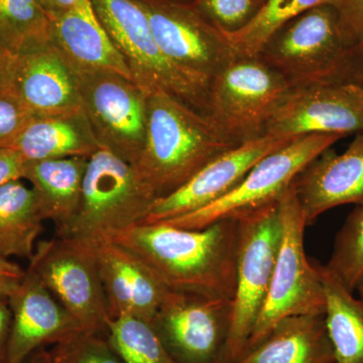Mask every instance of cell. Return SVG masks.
Returning <instances> with one entry per match:
<instances>
[{
  "instance_id": "cell-7",
  "label": "cell",
  "mask_w": 363,
  "mask_h": 363,
  "mask_svg": "<svg viewBox=\"0 0 363 363\" xmlns=\"http://www.w3.org/2000/svg\"><path fill=\"white\" fill-rule=\"evenodd\" d=\"M291 90L257 57H235L210 78L207 116L236 143L255 140L266 135L267 124Z\"/></svg>"
},
{
  "instance_id": "cell-33",
  "label": "cell",
  "mask_w": 363,
  "mask_h": 363,
  "mask_svg": "<svg viewBox=\"0 0 363 363\" xmlns=\"http://www.w3.org/2000/svg\"><path fill=\"white\" fill-rule=\"evenodd\" d=\"M343 37L353 47L363 40V0H337L335 4Z\"/></svg>"
},
{
  "instance_id": "cell-37",
  "label": "cell",
  "mask_w": 363,
  "mask_h": 363,
  "mask_svg": "<svg viewBox=\"0 0 363 363\" xmlns=\"http://www.w3.org/2000/svg\"><path fill=\"white\" fill-rule=\"evenodd\" d=\"M16 54L0 40V92L9 89L13 76Z\"/></svg>"
},
{
  "instance_id": "cell-16",
  "label": "cell",
  "mask_w": 363,
  "mask_h": 363,
  "mask_svg": "<svg viewBox=\"0 0 363 363\" xmlns=\"http://www.w3.org/2000/svg\"><path fill=\"white\" fill-rule=\"evenodd\" d=\"M9 92L35 116L83 108L77 77L51 39L16 54Z\"/></svg>"
},
{
  "instance_id": "cell-21",
  "label": "cell",
  "mask_w": 363,
  "mask_h": 363,
  "mask_svg": "<svg viewBox=\"0 0 363 363\" xmlns=\"http://www.w3.org/2000/svg\"><path fill=\"white\" fill-rule=\"evenodd\" d=\"M9 147L18 152L26 162H37L65 157L89 159L100 145L82 108L35 116Z\"/></svg>"
},
{
  "instance_id": "cell-36",
  "label": "cell",
  "mask_w": 363,
  "mask_h": 363,
  "mask_svg": "<svg viewBox=\"0 0 363 363\" xmlns=\"http://www.w3.org/2000/svg\"><path fill=\"white\" fill-rule=\"evenodd\" d=\"M11 313L9 298L0 296V363H6L7 343L11 334Z\"/></svg>"
},
{
  "instance_id": "cell-5",
  "label": "cell",
  "mask_w": 363,
  "mask_h": 363,
  "mask_svg": "<svg viewBox=\"0 0 363 363\" xmlns=\"http://www.w3.org/2000/svg\"><path fill=\"white\" fill-rule=\"evenodd\" d=\"M278 204L281 227L278 255L269 293L245 352L262 342L284 318L325 315L326 310V297L317 262L310 260L306 255L305 230L309 225L294 182L279 198Z\"/></svg>"
},
{
  "instance_id": "cell-28",
  "label": "cell",
  "mask_w": 363,
  "mask_h": 363,
  "mask_svg": "<svg viewBox=\"0 0 363 363\" xmlns=\"http://www.w3.org/2000/svg\"><path fill=\"white\" fill-rule=\"evenodd\" d=\"M107 336L124 363H176L150 322L116 318L109 321Z\"/></svg>"
},
{
  "instance_id": "cell-23",
  "label": "cell",
  "mask_w": 363,
  "mask_h": 363,
  "mask_svg": "<svg viewBox=\"0 0 363 363\" xmlns=\"http://www.w3.org/2000/svg\"><path fill=\"white\" fill-rule=\"evenodd\" d=\"M87 166L86 157L26 162L23 179L32 185L43 217L54 222L57 234L77 213Z\"/></svg>"
},
{
  "instance_id": "cell-2",
  "label": "cell",
  "mask_w": 363,
  "mask_h": 363,
  "mask_svg": "<svg viewBox=\"0 0 363 363\" xmlns=\"http://www.w3.org/2000/svg\"><path fill=\"white\" fill-rule=\"evenodd\" d=\"M238 145L207 114L164 91H152L147 98L145 147L133 167L159 199Z\"/></svg>"
},
{
  "instance_id": "cell-42",
  "label": "cell",
  "mask_w": 363,
  "mask_h": 363,
  "mask_svg": "<svg viewBox=\"0 0 363 363\" xmlns=\"http://www.w3.org/2000/svg\"><path fill=\"white\" fill-rule=\"evenodd\" d=\"M260 1H262V6H264V2H266V1H267V0H260Z\"/></svg>"
},
{
  "instance_id": "cell-8",
  "label": "cell",
  "mask_w": 363,
  "mask_h": 363,
  "mask_svg": "<svg viewBox=\"0 0 363 363\" xmlns=\"http://www.w3.org/2000/svg\"><path fill=\"white\" fill-rule=\"evenodd\" d=\"M343 138L319 133L294 138L262 157L240 185L220 199L191 213L161 222L181 228L202 229L221 219L277 202L312 162Z\"/></svg>"
},
{
  "instance_id": "cell-12",
  "label": "cell",
  "mask_w": 363,
  "mask_h": 363,
  "mask_svg": "<svg viewBox=\"0 0 363 363\" xmlns=\"http://www.w3.org/2000/svg\"><path fill=\"white\" fill-rule=\"evenodd\" d=\"M75 74L83 111L100 147L135 166L145 147L150 93L117 74Z\"/></svg>"
},
{
  "instance_id": "cell-38",
  "label": "cell",
  "mask_w": 363,
  "mask_h": 363,
  "mask_svg": "<svg viewBox=\"0 0 363 363\" xmlns=\"http://www.w3.org/2000/svg\"><path fill=\"white\" fill-rule=\"evenodd\" d=\"M50 21L62 14L73 11L85 0H39Z\"/></svg>"
},
{
  "instance_id": "cell-24",
  "label": "cell",
  "mask_w": 363,
  "mask_h": 363,
  "mask_svg": "<svg viewBox=\"0 0 363 363\" xmlns=\"http://www.w3.org/2000/svg\"><path fill=\"white\" fill-rule=\"evenodd\" d=\"M37 195L21 180L0 188V257L32 259L44 230Z\"/></svg>"
},
{
  "instance_id": "cell-26",
  "label": "cell",
  "mask_w": 363,
  "mask_h": 363,
  "mask_svg": "<svg viewBox=\"0 0 363 363\" xmlns=\"http://www.w3.org/2000/svg\"><path fill=\"white\" fill-rule=\"evenodd\" d=\"M337 0H267L257 16L245 28L227 33L234 57H257L262 45L279 28L313 7Z\"/></svg>"
},
{
  "instance_id": "cell-22",
  "label": "cell",
  "mask_w": 363,
  "mask_h": 363,
  "mask_svg": "<svg viewBox=\"0 0 363 363\" xmlns=\"http://www.w3.org/2000/svg\"><path fill=\"white\" fill-rule=\"evenodd\" d=\"M235 363H335L325 315L284 318Z\"/></svg>"
},
{
  "instance_id": "cell-3",
  "label": "cell",
  "mask_w": 363,
  "mask_h": 363,
  "mask_svg": "<svg viewBox=\"0 0 363 363\" xmlns=\"http://www.w3.org/2000/svg\"><path fill=\"white\" fill-rule=\"evenodd\" d=\"M353 47L344 39L335 7L324 4L279 28L257 57L298 89L355 80Z\"/></svg>"
},
{
  "instance_id": "cell-10",
  "label": "cell",
  "mask_w": 363,
  "mask_h": 363,
  "mask_svg": "<svg viewBox=\"0 0 363 363\" xmlns=\"http://www.w3.org/2000/svg\"><path fill=\"white\" fill-rule=\"evenodd\" d=\"M28 269L84 330L107 334L111 317L94 245L60 236L42 241Z\"/></svg>"
},
{
  "instance_id": "cell-18",
  "label": "cell",
  "mask_w": 363,
  "mask_h": 363,
  "mask_svg": "<svg viewBox=\"0 0 363 363\" xmlns=\"http://www.w3.org/2000/svg\"><path fill=\"white\" fill-rule=\"evenodd\" d=\"M98 271L111 319L138 318L152 323L169 289L135 253L111 240L94 245Z\"/></svg>"
},
{
  "instance_id": "cell-32",
  "label": "cell",
  "mask_w": 363,
  "mask_h": 363,
  "mask_svg": "<svg viewBox=\"0 0 363 363\" xmlns=\"http://www.w3.org/2000/svg\"><path fill=\"white\" fill-rule=\"evenodd\" d=\"M35 116L13 93L0 92V147H11Z\"/></svg>"
},
{
  "instance_id": "cell-17",
  "label": "cell",
  "mask_w": 363,
  "mask_h": 363,
  "mask_svg": "<svg viewBox=\"0 0 363 363\" xmlns=\"http://www.w3.org/2000/svg\"><path fill=\"white\" fill-rule=\"evenodd\" d=\"M9 300L13 320L6 363H21L35 351L84 330L30 269Z\"/></svg>"
},
{
  "instance_id": "cell-19",
  "label": "cell",
  "mask_w": 363,
  "mask_h": 363,
  "mask_svg": "<svg viewBox=\"0 0 363 363\" xmlns=\"http://www.w3.org/2000/svg\"><path fill=\"white\" fill-rule=\"evenodd\" d=\"M308 225L333 208L363 204V133L342 154L328 149L294 181Z\"/></svg>"
},
{
  "instance_id": "cell-9",
  "label": "cell",
  "mask_w": 363,
  "mask_h": 363,
  "mask_svg": "<svg viewBox=\"0 0 363 363\" xmlns=\"http://www.w3.org/2000/svg\"><path fill=\"white\" fill-rule=\"evenodd\" d=\"M236 217L240 221V242L228 363H235L245 354L271 286L281 230L278 201Z\"/></svg>"
},
{
  "instance_id": "cell-39",
  "label": "cell",
  "mask_w": 363,
  "mask_h": 363,
  "mask_svg": "<svg viewBox=\"0 0 363 363\" xmlns=\"http://www.w3.org/2000/svg\"><path fill=\"white\" fill-rule=\"evenodd\" d=\"M353 72L355 80L363 83V40L353 47Z\"/></svg>"
},
{
  "instance_id": "cell-35",
  "label": "cell",
  "mask_w": 363,
  "mask_h": 363,
  "mask_svg": "<svg viewBox=\"0 0 363 363\" xmlns=\"http://www.w3.org/2000/svg\"><path fill=\"white\" fill-rule=\"evenodd\" d=\"M26 271L11 259L0 257V296L9 298L21 285Z\"/></svg>"
},
{
  "instance_id": "cell-34",
  "label": "cell",
  "mask_w": 363,
  "mask_h": 363,
  "mask_svg": "<svg viewBox=\"0 0 363 363\" xmlns=\"http://www.w3.org/2000/svg\"><path fill=\"white\" fill-rule=\"evenodd\" d=\"M26 161L11 147H0V188L9 182L23 180Z\"/></svg>"
},
{
  "instance_id": "cell-15",
  "label": "cell",
  "mask_w": 363,
  "mask_h": 363,
  "mask_svg": "<svg viewBox=\"0 0 363 363\" xmlns=\"http://www.w3.org/2000/svg\"><path fill=\"white\" fill-rule=\"evenodd\" d=\"M292 140L264 135L227 150L208 162L175 192L159 198L143 223L176 218L220 199L240 185L262 157L281 149Z\"/></svg>"
},
{
  "instance_id": "cell-20",
  "label": "cell",
  "mask_w": 363,
  "mask_h": 363,
  "mask_svg": "<svg viewBox=\"0 0 363 363\" xmlns=\"http://www.w3.org/2000/svg\"><path fill=\"white\" fill-rule=\"evenodd\" d=\"M51 37L74 71L113 73L133 81L125 61L98 21L90 0L52 18Z\"/></svg>"
},
{
  "instance_id": "cell-1",
  "label": "cell",
  "mask_w": 363,
  "mask_h": 363,
  "mask_svg": "<svg viewBox=\"0 0 363 363\" xmlns=\"http://www.w3.org/2000/svg\"><path fill=\"white\" fill-rule=\"evenodd\" d=\"M108 240L135 253L169 290L233 301L240 242L236 216L202 229L140 223Z\"/></svg>"
},
{
  "instance_id": "cell-40",
  "label": "cell",
  "mask_w": 363,
  "mask_h": 363,
  "mask_svg": "<svg viewBox=\"0 0 363 363\" xmlns=\"http://www.w3.org/2000/svg\"><path fill=\"white\" fill-rule=\"evenodd\" d=\"M21 363H51V360L48 357L47 350L44 347L35 351Z\"/></svg>"
},
{
  "instance_id": "cell-6",
  "label": "cell",
  "mask_w": 363,
  "mask_h": 363,
  "mask_svg": "<svg viewBox=\"0 0 363 363\" xmlns=\"http://www.w3.org/2000/svg\"><path fill=\"white\" fill-rule=\"evenodd\" d=\"M133 81L147 92L162 90L207 114L209 81L188 73L162 52L147 14L135 0H90Z\"/></svg>"
},
{
  "instance_id": "cell-31",
  "label": "cell",
  "mask_w": 363,
  "mask_h": 363,
  "mask_svg": "<svg viewBox=\"0 0 363 363\" xmlns=\"http://www.w3.org/2000/svg\"><path fill=\"white\" fill-rule=\"evenodd\" d=\"M223 32L233 33L245 28L262 9L260 0H197Z\"/></svg>"
},
{
  "instance_id": "cell-29",
  "label": "cell",
  "mask_w": 363,
  "mask_h": 363,
  "mask_svg": "<svg viewBox=\"0 0 363 363\" xmlns=\"http://www.w3.org/2000/svg\"><path fill=\"white\" fill-rule=\"evenodd\" d=\"M325 267L350 292L363 283V204L357 205L336 234L330 259Z\"/></svg>"
},
{
  "instance_id": "cell-25",
  "label": "cell",
  "mask_w": 363,
  "mask_h": 363,
  "mask_svg": "<svg viewBox=\"0 0 363 363\" xmlns=\"http://www.w3.org/2000/svg\"><path fill=\"white\" fill-rule=\"evenodd\" d=\"M323 283L325 321L335 363H363V304L340 279L317 262Z\"/></svg>"
},
{
  "instance_id": "cell-27",
  "label": "cell",
  "mask_w": 363,
  "mask_h": 363,
  "mask_svg": "<svg viewBox=\"0 0 363 363\" xmlns=\"http://www.w3.org/2000/svg\"><path fill=\"white\" fill-rule=\"evenodd\" d=\"M51 39V21L39 0H0V40L14 52Z\"/></svg>"
},
{
  "instance_id": "cell-41",
  "label": "cell",
  "mask_w": 363,
  "mask_h": 363,
  "mask_svg": "<svg viewBox=\"0 0 363 363\" xmlns=\"http://www.w3.org/2000/svg\"><path fill=\"white\" fill-rule=\"evenodd\" d=\"M357 291L358 294V298L362 301L363 304V283L360 284V285L357 286Z\"/></svg>"
},
{
  "instance_id": "cell-30",
  "label": "cell",
  "mask_w": 363,
  "mask_h": 363,
  "mask_svg": "<svg viewBox=\"0 0 363 363\" xmlns=\"http://www.w3.org/2000/svg\"><path fill=\"white\" fill-rule=\"evenodd\" d=\"M51 346V363H124L107 334L79 330Z\"/></svg>"
},
{
  "instance_id": "cell-4",
  "label": "cell",
  "mask_w": 363,
  "mask_h": 363,
  "mask_svg": "<svg viewBox=\"0 0 363 363\" xmlns=\"http://www.w3.org/2000/svg\"><path fill=\"white\" fill-rule=\"evenodd\" d=\"M157 200L133 164L99 147L88 159L77 213L56 236L96 245L143 223Z\"/></svg>"
},
{
  "instance_id": "cell-11",
  "label": "cell",
  "mask_w": 363,
  "mask_h": 363,
  "mask_svg": "<svg viewBox=\"0 0 363 363\" xmlns=\"http://www.w3.org/2000/svg\"><path fill=\"white\" fill-rule=\"evenodd\" d=\"M233 301L169 290L152 319L176 363H228Z\"/></svg>"
},
{
  "instance_id": "cell-13",
  "label": "cell",
  "mask_w": 363,
  "mask_h": 363,
  "mask_svg": "<svg viewBox=\"0 0 363 363\" xmlns=\"http://www.w3.org/2000/svg\"><path fill=\"white\" fill-rule=\"evenodd\" d=\"M162 52L177 66L210 80L234 57L227 33L197 0H135Z\"/></svg>"
},
{
  "instance_id": "cell-14",
  "label": "cell",
  "mask_w": 363,
  "mask_h": 363,
  "mask_svg": "<svg viewBox=\"0 0 363 363\" xmlns=\"http://www.w3.org/2000/svg\"><path fill=\"white\" fill-rule=\"evenodd\" d=\"M363 133V83L335 81L292 89L267 124L266 135Z\"/></svg>"
}]
</instances>
